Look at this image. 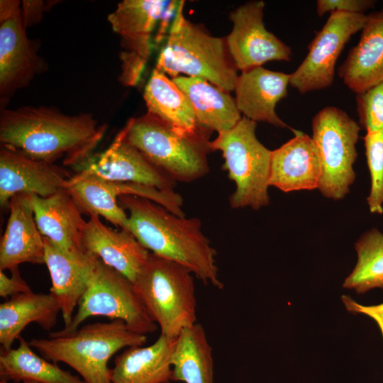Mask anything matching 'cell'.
Segmentation results:
<instances>
[{"mask_svg":"<svg viewBox=\"0 0 383 383\" xmlns=\"http://www.w3.org/2000/svg\"><path fill=\"white\" fill-rule=\"evenodd\" d=\"M107 126L89 113L68 115L54 107L22 106L0 112L1 145L31 158L79 165L103 138Z\"/></svg>","mask_w":383,"mask_h":383,"instance_id":"cell-1","label":"cell"},{"mask_svg":"<svg viewBox=\"0 0 383 383\" xmlns=\"http://www.w3.org/2000/svg\"><path fill=\"white\" fill-rule=\"evenodd\" d=\"M118 202L128 211L127 231L149 252L186 267L206 285L223 288L216 252L198 218L177 216L135 195H121Z\"/></svg>","mask_w":383,"mask_h":383,"instance_id":"cell-2","label":"cell"},{"mask_svg":"<svg viewBox=\"0 0 383 383\" xmlns=\"http://www.w3.org/2000/svg\"><path fill=\"white\" fill-rule=\"evenodd\" d=\"M146 342V335L116 319L87 324L67 333L51 332L48 338H33L28 343L46 360L68 365L87 383H111V357L121 349Z\"/></svg>","mask_w":383,"mask_h":383,"instance_id":"cell-3","label":"cell"},{"mask_svg":"<svg viewBox=\"0 0 383 383\" xmlns=\"http://www.w3.org/2000/svg\"><path fill=\"white\" fill-rule=\"evenodd\" d=\"M184 5V1H179L156 69L172 79L184 73L204 79L228 92L233 91L238 76L228 60L226 42L188 21L183 13Z\"/></svg>","mask_w":383,"mask_h":383,"instance_id":"cell-4","label":"cell"},{"mask_svg":"<svg viewBox=\"0 0 383 383\" xmlns=\"http://www.w3.org/2000/svg\"><path fill=\"white\" fill-rule=\"evenodd\" d=\"M123 131L131 145L177 182H191L209 172L207 157L212 150L209 130L182 133L147 112L129 119Z\"/></svg>","mask_w":383,"mask_h":383,"instance_id":"cell-5","label":"cell"},{"mask_svg":"<svg viewBox=\"0 0 383 383\" xmlns=\"http://www.w3.org/2000/svg\"><path fill=\"white\" fill-rule=\"evenodd\" d=\"M192 272L170 260L150 253L134 288L161 333L177 338L196 323V299Z\"/></svg>","mask_w":383,"mask_h":383,"instance_id":"cell-6","label":"cell"},{"mask_svg":"<svg viewBox=\"0 0 383 383\" xmlns=\"http://www.w3.org/2000/svg\"><path fill=\"white\" fill-rule=\"evenodd\" d=\"M256 126V122L243 116L233 128L218 133L210 142L212 151L222 152L223 168L235 184L229 198L232 209L250 206L257 210L270 203L272 150L257 138Z\"/></svg>","mask_w":383,"mask_h":383,"instance_id":"cell-7","label":"cell"},{"mask_svg":"<svg viewBox=\"0 0 383 383\" xmlns=\"http://www.w3.org/2000/svg\"><path fill=\"white\" fill-rule=\"evenodd\" d=\"M311 128L321 166L318 189L326 197L341 199L355 178L353 165L361 127L346 112L331 106L314 116Z\"/></svg>","mask_w":383,"mask_h":383,"instance_id":"cell-8","label":"cell"},{"mask_svg":"<svg viewBox=\"0 0 383 383\" xmlns=\"http://www.w3.org/2000/svg\"><path fill=\"white\" fill-rule=\"evenodd\" d=\"M96 316L122 320L135 331L145 335L154 333L158 327L133 283L101 260L72 322L57 331L61 333L73 332L86 319Z\"/></svg>","mask_w":383,"mask_h":383,"instance_id":"cell-9","label":"cell"},{"mask_svg":"<svg viewBox=\"0 0 383 383\" xmlns=\"http://www.w3.org/2000/svg\"><path fill=\"white\" fill-rule=\"evenodd\" d=\"M170 1L123 0L109 14L108 21L120 38V82L135 86L149 60L152 34Z\"/></svg>","mask_w":383,"mask_h":383,"instance_id":"cell-10","label":"cell"},{"mask_svg":"<svg viewBox=\"0 0 383 383\" xmlns=\"http://www.w3.org/2000/svg\"><path fill=\"white\" fill-rule=\"evenodd\" d=\"M21 3L0 1V106L6 104L16 91L26 87L48 65L38 55L36 43L28 38Z\"/></svg>","mask_w":383,"mask_h":383,"instance_id":"cell-11","label":"cell"},{"mask_svg":"<svg viewBox=\"0 0 383 383\" xmlns=\"http://www.w3.org/2000/svg\"><path fill=\"white\" fill-rule=\"evenodd\" d=\"M368 15L335 11L309 46L303 62L291 74L289 85L300 94L329 87L335 67L344 46L352 35L362 30Z\"/></svg>","mask_w":383,"mask_h":383,"instance_id":"cell-12","label":"cell"},{"mask_svg":"<svg viewBox=\"0 0 383 383\" xmlns=\"http://www.w3.org/2000/svg\"><path fill=\"white\" fill-rule=\"evenodd\" d=\"M265 3L252 1L231 13L233 23L226 43L232 62L242 72L261 67L269 61H289L292 52L263 23Z\"/></svg>","mask_w":383,"mask_h":383,"instance_id":"cell-13","label":"cell"},{"mask_svg":"<svg viewBox=\"0 0 383 383\" xmlns=\"http://www.w3.org/2000/svg\"><path fill=\"white\" fill-rule=\"evenodd\" d=\"M76 173L115 182H129L174 190L177 182L152 164L125 138L123 129L104 151L76 165Z\"/></svg>","mask_w":383,"mask_h":383,"instance_id":"cell-14","label":"cell"},{"mask_svg":"<svg viewBox=\"0 0 383 383\" xmlns=\"http://www.w3.org/2000/svg\"><path fill=\"white\" fill-rule=\"evenodd\" d=\"M45 264L52 282L50 292L56 298L65 327L87 290L100 259L84 248L65 250L43 237Z\"/></svg>","mask_w":383,"mask_h":383,"instance_id":"cell-15","label":"cell"},{"mask_svg":"<svg viewBox=\"0 0 383 383\" xmlns=\"http://www.w3.org/2000/svg\"><path fill=\"white\" fill-rule=\"evenodd\" d=\"M72 175L55 163L38 160L7 146L0 149V204L8 208L19 194L50 196L67 189Z\"/></svg>","mask_w":383,"mask_h":383,"instance_id":"cell-16","label":"cell"},{"mask_svg":"<svg viewBox=\"0 0 383 383\" xmlns=\"http://www.w3.org/2000/svg\"><path fill=\"white\" fill-rule=\"evenodd\" d=\"M290 77V74L269 70L262 66L242 72L234 89L239 111L256 123L266 122L296 133L299 131L290 128L275 111L277 103L287 95Z\"/></svg>","mask_w":383,"mask_h":383,"instance_id":"cell-17","label":"cell"},{"mask_svg":"<svg viewBox=\"0 0 383 383\" xmlns=\"http://www.w3.org/2000/svg\"><path fill=\"white\" fill-rule=\"evenodd\" d=\"M9 216L0 243V270L10 271L29 262L45 264V245L34 218L30 194L9 201Z\"/></svg>","mask_w":383,"mask_h":383,"instance_id":"cell-18","label":"cell"},{"mask_svg":"<svg viewBox=\"0 0 383 383\" xmlns=\"http://www.w3.org/2000/svg\"><path fill=\"white\" fill-rule=\"evenodd\" d=\"M272 151L270 186L284 192L318 188L321 166L316 145L301 131Z\"/></svg>","mask_w":383,"mask_h":383,"instance_id":"cell-19","label":"cell"},{"mask_svg":"<svg viewBox=\"0 0 383 383\" xmlns=\"http://www.w3.org/2000/svg\"><path fill=\"white\" fill-rule=\"evenodd\" d=\"M83 247L132 283L150 253L129 231L109 228L95 214L87 221Z\"/></svg>","mask_w":383,"mask_h":383,"instance_id":"cell-20","label":"cell"},{"mask_svg":"<svg viewBox=\"0 0 383 383\" xmlns=\"http://www.w3.org/2000/svg\"><path fill=\"white\" fill-rule=\"evenodd\" d=\"M338 75L357 94L383 82V10L368 15L360 39L339 67Z\"/></svg>","mask_w":383,"mask_h":383,"instance_id":"cell-21","label":"cell"},{"mask_svg":"<svg viewBox=\"0 0 383 383\" xmlns=\"http://www.w3.org/2000/svg\"><path fill=\"white\" fill-rule=\"evenodd\" d=\"M30 197L35 221L43 237L65 250L84 248L87 221L67 189L48 197L34 194Z\"/></svg>","mask_w":383,"mask_h":383,"instance_id":"cell-22","label":"cell"},{"mask_svg":"<svg viewBox=\"0 0 383 383\" xmlns=\"http://www.w3.org/2000/svg\"><path fill=\"white\" fill-rule=\"evenodd\" d=\"M176 340L160 334L150 345L126 348L114 360L111 383H170Z\"/></svg>","mask_w":383,"mask_h":383,"instance_id":"cell-23","label":"cell"},{"mask_svg":"<svg viewBox=\"0 0 383 383\" xmlns=\"http://www.w3.org/2000/svg\"><path fill=\"white\" fill-rule=\"evenodd\" d=\"M172 80L189 100L199 127L220 133L233 128L242 118L229 93L207 80L183 76Z\"/></svg>","mask_w":383,"mask_h":383,"instance_id":"cell-24","label":"cell"},{"mask_svg":"<svg viewBox=\"0 0 383 383\" xmlns=\"http://www.w3.org/2000/svg\"><path fill=\"white\" fill-rule=\"evenodd\" d=\"M60 308L50 293H23L0 304L1 350L11 349L22 331L35 323L43 330H51L57 323Z\"/></svg>","mask_w":383,"mask_h":383,"instance_id":"cell-25","label":"cell"},{"mask_svg":"<svg viewBox=\"0 0 383 383\" xmlns=\"http://www.w3.org/2000/svg\"><path fill=\"white\" fill-rule=\"evenodd\" d=\"M143 98L148 112L176 131L193 134L202 128L197 124L192 106L184 94L172 79L156 68L145 85Z\"/></svg>","mask_w":383,"mask_h":383,"instance_id":"cell-26","label":"cell"},{"mask_svg":"<svg viewBox=\"0 0 383 383\" xmlns=\"http://www.w3.org/2000/svg\"><path fill=\"white\" fill-rule=\"evenodd\" d=\"M172 381L214 383L212 348L199 323L178 335L172 356Z\"/></svg>","mask_w":383,"mask_h":383,"instance_id":"cell-27","label":"cell"},{"mask_svg":"<svg viewBox=\"0 0 383 383\" xmlns=\"http://www.w3.org/2000/svg\"><path fill=\"white\" fill-rule=\"evenodd\" d=\"M18 346L1 350V381L38 383H87L79 376L62 370L56 363L40 357L31 349L28 342L18 338Z\"/></svg>","mask_w":383,"mask_h":383,"instance_id":"cell-28","label":"cell"},{"mask_svg":"<svg viewBox=\"0 0 383 383\" xmlns=\"http://www.w3.org/2000/svg\"><path fill=\"white\" fill-rule=\"evenodd\" d=\"M67 189L82 213L101 216L127 231L128 214L119 205L109 181L75 173L69 180Z\"/></svg>","mask_w":383,"mask_h":383,"instance_id":"cell-29","label":"cell"},{"mask_svg":"<svg viewBox=\"0 0 383 383\" xmlns=\"http://www.w3.org/2000/svg\"><path fill=\"white\" fill-rule=\"evenodd\" d=\"M355 248L357 264L343 287L359 294L374 288L383 289V234L372 229L360 237Z\"/></svg>","mask_w":383,"mask_h":383,"instance_id":"cell-30","label":"cell"},{"mask_svg":"<svg viewBox=\"0 0 383 383\" xmlns=\"http://www.w3.org/2000/svg\"><path fill=\"white\" fill-rule=\"evenodd\" d=\"M365 154L371 176V189L367 197L370 211L383 213V132L367 131L364 137Z\"/></svg>","mask_w":383,"mask_h":383,"instance_id":"cell-31","label":"cell"},{"mask_svg":"<svg viewBox=\"0 0 383 383\" xmlns=\"http://www.w3.org/2000/svg\"><path fill=\"white\" fill-rule=\"evenodd\" d=\"M356 103L360 127L383 132V82L357 94Z\"/></svg>","mask_w":383,"mask_h":383,"instance_id":"cell-32","label":"cell"},{"mask_svg":"<svg viewBox=\"0 0 383 383\" xmlns=\"http://www.w3.org/2000/svg\"><path fill=\"white\" fill-rule=\"evenodd\" d=\"M374 4V1L370 0H318L316 2V12L320 16L335 11L364 13Z\"/></svg>","mask_w":383,"mask_h":383,"instance_id":"cell-33","label":"cell"},{"mask_svg":"<svg viewBox=\"0 0 383 383\" xmlns=\"http://www.w3.org/2000/svg\"><path fill=\"white\" fill-rule=\"evenodd\" d=\"M9 277L4 271L0 270V296L11 298L23 293L32 292L27 282L21 276L18 267L11 271Z\"/></svg>","mask_w":383,"mask_h":383,"instance_id":"cell-34","label":"cell"},{"mask_svg":"<svg viewBox=\"0 0 383 383\" xmlns=\"http://www.w3.org/2000/svg\"><path fill=\"white\" fill-rule=\"evenodd\" d=\"M341 299L349 312L363 313L374 320L383 336V303L374 306H364L345 295L342 296Z\"/></svg>","mask_w":383,"mask_h":383,"instance_id":"cell-35","label":"cell"},{"mask_svg":"<svg viewBox=\"0 0 383 383\" xmlns=\"http://www.w3.org/2000/svg\"><path fill=\"white\" fill-rule=\"evenodd\" d=\"M22 18L26 28L40 22L48 10V3L40 0H24L21 3Z\"/></svg>","mask_w":383,"mask_h":383,"instance_id":"cell-36","label":"cell"},{"mask_svg":"<svg viewBox=\"0 0 383 383\" xmlns=\"http://www.w3.org/2000/svg\"><path fill=\"white\" fill-rule=\"evenodd\" d=\"M0 383H9V382H5V381H0ZM21 383H38V382L26 381V382H22Z\"/></svg>","mask_w":383,"mask_h":383,"instance_id":"cell-37","label":"cell"}]
</instances>
